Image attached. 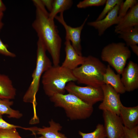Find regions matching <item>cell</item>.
<instances>
[{
  "instance_id": "obj_32",
  "label": "cell",
  "mask_w": 138,
  "mask_h": 138,
  "mask_svg": "<svg viewBox=\"0 0 138 138\" xmlns=\"http://www.w3.org/2000/svg\"><path fill=\"white\" fill-rule=\"evenodd\" d=\"M6 6L1 0H0V12H3L6 10Z\"/></svg>"
},
{
  "instance_id": "obj_25",
  "label": "cell",
  "mask_w": 138,
  "mask_h": 138,
  "mask_svg": "<svg viewBox=\"0 0 138 138\" xmlns=\"http://www.w3.org/2000/svg\"><path fill=\"white\" fill-rule=\"evenodd\" d=\"M106 0H84L80 1L77 4L79 8H84L92 6H100L105 4Z\"/></svg>"
},
{
  "instance_id": "obj_30",
  "label": "cell",
  "mask_w": 138,
  "mask_h": 138,
  "mask_svg": "<svg viewBox=\"0 0 138 138\" xmlns=\"http://www.w3.org/2000/svg\"><path fill=\"white\" fill-rule=\"evenodd\" d=\"M41 1L45 7L50 12L52 8L53 0H41Z\"/></svg>"
},
{
  "instance_id": "obj_17",
  "label": "cell",
  "mask_w": 138,
  "mask_h": 138,
  "mask_svg": "<svg viewBox=\"0 0 138 138\" xmlns=\"http://www.w3.org/2000/svg\"><path fill=\"white\" fill-rule=\"evenodd\" d=\"M104 84L109 85L119 94H123L126 91L122 82L120 74H116L108 65L103 76Z\"/></svg>"
},
{
  "instance_id": "obj_33",
  "label": "cell",
  "mask_w": 138,
  "mask_h": 138,
  "mask_svg": "<svg viewBox=\"0 0 138 138\" xmlns=\"http://www.w3.org/2000/svg\"><path fill=\"white\" fill-rule=\"evenodd\" d=\"M3 16V12H0V22L1 21V20Z\"/></svg>"
},
{
  "instance_id": "obj_4",
  "label": "cell",
  "mask_w": 138,
  "mask_h": 138,
  "mask_svg": "<svg viewBox=\"0 0 138 138\" xmlns=\"http://www.w3.org/2000/svg\"><path fill=\"white\" fill-rule=\"evenodd\" d=\"M50 99L55 106L63 108L67 117L71 120L86 119L93 112V106L71 94H56Z\"/></svg>"
},
{
  "instance_id": "obj_26",
  "label": "cell",
  "mask_w": 138,
  "mask_h": 138,
  "mask_svg": "<svg viewBox=\"0 0 138 138\" xmlns=\"http://www.w3.org/2000/svg\"><path fill=\"white\" fill-rule=\"evenodd\" d=\"M0 138H22L16 128L9 129H0Z\"/></svg>"
},
{
  "instance_id": "obj_12",
  "label": "cell",
  "mask_w": 138,
  "mask_h": 138,
  "mask_svg": "<svg viewBox=\"0 0 138 138\" xmlns=\"http://www.w3.org/2000/svg\"><path fill=\"white\" fill-rule=\"evenodd\" d=\"M121 4L116 5L102 19L99 21L88 22V25L96 29L98 35L101 36L108 28L114 25H117L119 21L118 14Z\"/></svg>"
},
{
  "instance_id": "obj_24",
  "label": "cell",
  "mask_w": 138,
  "mask_h": 138,
  "mask_svg": "<svg viewBox=\"0 0 138 138\" xmlns=\"http://www.w3.org/2000/svg\"><path fill=\"white\" fill-rule=\"evenodd\" d=\"M138 3L137 0H126L120 5L118 16L119 20L126 14L129 10Z\"/></svg>"
},
{
  "instance_id": "obj_36",
  "label": "cell",
  "mask_w": 138,
  "mask_h": 138,
  "mask_svg": "<svg viewBox=\"0 0 138 138\" xmlns=\"http://www.w3.org/2000/svg\"><path fill=\"white\" fill-rule=\"evenodd\" d=\"M121 138H124L123 135L122 136Z\"/></svg>"
},
{
  "instance_id": "obj_13",
  "label": "cell",
  "mask_w": 138,
  "mask_h": 138,
  "mask_svg": "<svg viewBox=\"0 0 138 138\" xmlns=\"http://www.w3.org/2000/svg\"><path fill=\"white\" fill-rule=\"evenodd\" d=\"M65 39L66 56L61 66L73 71L83 63L85 57L79 55L72 47L70 41L67 39Z\"/></svg>"
},
{
  "instance_id": "obj_19",
  "label": "cell",
  "mask_w": 138,
  "mask_h": 138,
  "mask_svg": "<svg viewBox=\"0 0 138 138\" xmlns=\"http://www.w3.org/2000/svg\"><path fill=\"white\" fill-rule=\"evenodd\" d=\"M119 37L125 42L128 47L138 44V25L127 28L118 32Z\"/></svg>"
},
{
  "instance_id": "obj_16",
  "label": "cell",
  "mask_w": 138,
  "mask_h": 138,
  "mask_svg": "<svg viewBox=\"0 0 138 138\" xmlns=\"http://www.w3.org/2000/svg\"><path fill=\"white\" fill-rule=\"evenodd\" d=\"M138 25V3L130 8L115 27L114 32Z\"/></svg>"
},
{
  "instance_id": "obj_28",
  "label": "cell",
  "mask_w": 138,
  "mask_h": 138,
  "mask_svg": "<svg viewBox=\"0 0 138 138\" xmlns=\"http://www.w3.org/2000/svg\"><path fill=\"white\" fill-rule=\"evenodd\" d=\"M2 115L0 114V129L6 130L20 128L24 129V127L11 124L6 122L3 119Z\"/></svg>"
},
{
  "instance_id": "obj_2",
  "label": "cell",
  "mask_w": 138,
  "mask_h": 138,
  "mask_svg": "<svg viewBox=\"0 0 138 138\" xmlns=\"http://www.w3.org/2000/svg\"><path fill=\"white\" fill-rule=\"evenodd\" d=\"M106 67L99 59L90 55L85 57L83 63L72 72L78 84L100 87L104 84L103 76Z\"/></svg>"
},
{
  "instance_id": "obj_21",
  "label": "cell",
  "mask_w": 138,
  "mask_h": 138,
  "mask_svg": "<svg viewBox=\"0 0 138 138\" xmlns=\"http://www.w3.org/2000/svg\"><path fill=\"white\" fill-rule=\"evenodd\" d=\"M73 2L71 0H54L52 9L49 13V17L54 20L57 14L63 12L69 9L72 6Z\"/></svg>"
},
{
  "instance_id": "obj_6",
  "label": "cell",
  "mask_w": 138,
  "mask_h": 138,
  "mask_svg": "<svg viewBox=\"0 0 138 138\" xmlns=\"http://www.w3.org/2000/svg\"><path fill=\"white\" fill-rule=\"evenodd\" d=\"M131 55V51L125 43L113 42L103 48L101 57L102 61L107 62L120 75Z\"/></svg>"
},
{
  "instance_id": "obj_3",
  "label": "cell",
  "mask_w": 138,
  "mask_h": 138,
  "mask_svg": "<svg viewBox=\"0 0 138 138\" xmlns=\"http://www.w3.org/2000/svg\"><path fill=\"white\" fill-rule=\"evenodd\" d=\"M42 77L43 90L50 98L56 94H64L67 84L76 81L72 71L59 65H52Z\"/></svg>"
},
{
  "instance_id": "obj_18",
  "label": "cell",
  "mask_w": 138,
  "mask_h": 138,
  "mask_svg": "<svg viewBox=\"0 0 138 138\" xmlns=\"http://www.w3.org/2000/svg\"><path fill=\"white\" fill-rule=\"evenodd\" d=\"M16 93V90L9 77L0 73V99H12Z\"/></svg>"
},
{
  "instance_id": "obj_14",
  "label": "cell",
  "mask_w": 138,
  "mask_h": 138,
  "mask_svg": "<svg viewBox=\"0 0 138 138\" xmlns=\"http://www.w3.org/2000/svg\"><path fill=\"white\" fill-rule=\"evenodd\" d=\"M49 127L26 128V130L31 131L33 135H41L45 138H67L64 134L59 132L62 128L59 123L56 122L53 120L49 121Z\"/></svg>"
},
{
  "instance_id": "obj_22",
  "label": "cell",
  "mask_w": 138,
  "mask_h": 138,
  "mask_svg": "<svg viewBox=\"0 0 138 138\" xmlns=\"http://www.w3.org/2000/svg\"><path fill=\"white\" fill-rule=\"evenodd\" d=\"M79 134L82 138H106V136L103 124H98L93 132L85 133L79 131Z\"/></svg>"
},
{
  "instance_id": "obj_11",
  "label": "cell",
  "mask_w": 138,
  "mask_h": 138,
  "mask_svg": "<svg viewBox=\"0 0 138 138\" xmlns=\"http://www.w3.org/2000/svg\"><path fill=\"white\" fill-rule=\"evenodd\" d=\"M122 82L126 91L130 92L138 88V65L130 61L121 74Z\"/></svg>"
},
{
  "instance_id": "obj_5",
  "label": "cell",
  "mask_w": 138,
  "mask_h": 138,
  "mask_svg": "<svg viewBox=\"0 0 138 138\" xmlns=\"http://www.w3.org/2000/svg\"><path fill=\"white\" fill-rule=\"evenodd\" d=\"M37 45L36 65L32 74V80L23 98L24 102L32 103L34 111H36V96L39 89L41 77L52 65L51 61L46 54L47 50L45 46L39 39Z\"/></svg>"
},
{
  "instance_id": "obj_23",
  "label": "cell",
  "mask_w": 138,
  "mask_h": 138,
  "mask_svg": "<svg viewBox=\"0 0 138 138\" xmlns=\"http://www.w3.org/2000/svg\"><path fill=\"white\" fill-rule=\"evenodd\" d=\"M122 0H107L103 9L95 21L100 20L104 18L117 5L121 4Z\"/></svg>"
},
{
  "instance_id": "obj_15",
  "label": "cell",
  "mask_w": 138,
  "mask_h": 138,
  "mask_svg": "<svg viewBox=\"0 0 138 138\" xmlns=\"http://www.w3.org/2000/svg\"><path fill=\"white\" fill-rule=\"evenodd\" d=\"M119 116L124 126L129 129L134 127L138 125V106L127 107L122 105Z\"/></svg>"
},
{
  "instance_id": "obj_27",
  "label": "cell",
  "mask_w": 138,
  "mask_h": 138,
  "mask_svg": "<svg viewBox=\"0 0 138 138\" xmlns=\"http://www.w3.org/2000/svg\"><path fill=\"white\" fill-rule=\"evenodd\" d=\"M123 129L124 138H138V125L131 129L123 126Z\"/></svg>"
},
{
  "instance_id": "obj_7",
  "label": "cell",
  "mask_w": 138,
  "mask_h": 138,
  "mask_svg": "<svg viewBox=\"0 0 138 138\" xmlns=\"http://www.w3.org/2000/svg\"><path fill=\"white\" fill-rule=\"evenodd\" d=\"M65 89L69 93L75 95L85 102L92 106L102 101L103 98L101 87L80 86L76 85L73 82H70L67 84Z\"/></svg>"
},
{
  "instance_id": "obj_9",
  "label": "cell",
  "mask_w": 138,
  "mask_h": 138,
  "mask_svg": "<svg viewBox=\"0 0 138 138\" xmlns=\"http://www.w3.org/2000/svg\"><path fill=\"white\" fill-rule=\"evenodd\" d=\"M63 13H60V15L56 16L55 18L61 24L64 28L66 33L65 39H67L71 42L72 47L77 53L79 55L82 56L81 34L89 15H88L80 26L73 27L68 25L66 24L64 19Z\"/></svg>"
},
{
  "instance_id": "obj_29",
  "label": "cell",
  "mask_w": 138,
  "mask_h": 138,
  "mask_svg": "<svg viewBox=\"0 0 138 138\" xmlns=\"http://www.w3.org/2000/svg\"><path fill=\"white\" fill-rule=\"evenodd\" d=\"M7 47V45L3 42L0 38V54L11 57H15L16 54L10 51Z\"/></svg>"
},
{
  "instance_id": "obj_20",
  "label": "cell",
  "mask_w": 138,
  "mask_h": 138,
  "mask_svg": "<svg viewBox=\"0 0 138 138\" xmlns=\"http://www.w3.org/2000/svg\"><path fill=\"white\" fill-rule=\"evenodd\" d=\"M13 102L8 99H0V114L7 115L9 118L19 119L22 116L20 111L12 109L11 106L13 104Z\"/></svg>"
},
{
  "instance_id": "obj_34",
  "label": "cell",
  "mask_w": 138,
  "mask_h": 138,
  "mask_svg": "<svg viewBox=\"0 0 138 138\" xmlns=\"http://www.w3.org/2000/svg\"><path fill=\"white\" fill-rule=\"evenodd\" d=\"M4 25L3 23L2 22H0V30L2 28Z\"/></svg>"
},
{
  "instance_id": "obj_10",
  "label": "cell",
  "mask_w": 138,
  "mask_h": 138,
  "mask_svg": "<svg viewBox=\"0 0 138 138\" xmlns=\"http://www.w3.org/2000/svg\"><path fill=\"white\" fill-rule=\"evenodd\" d=\"M103 126L106 137L121 138L123 135V126L119 116L108 111H103Z\"/></svg>"
},
{
  "instance_id": "obj_31",
  "label": "cell",
  "mask_w": 138,
  "mask_h": 138,
  "mask_svg": "<svg viewBox=\"0 0 138 138\" xmlns=\"http://www.w3.org/2000/svg\"><path fill=\"white\" fill-rule=\"evenodd\" d=\"M133 52L137 56H138V46L137 45H131L129 46Z\"/></svg>"
},
{
  "instance_id": "obj_1",
  "label": "cell",
  "mask_w": 138,
  "mask_h": 138,
  "mask_svg": "<svg viewBox=\"0 0 138 138\" xmlns=\"http://www.w3.org/2000/svg\"><path fill=\"white\" fill-rule=\"evenodd\" d=\"M32 1L36 7V15L32 26L51 55L53 65H59L62 40L57 26L54 20L49 17V13L41 0Z\"/></svg>"
},
{
  "instance_id": "obj_35",
  "label": "cell",
  "mask_w": 138,
  "mask_h": 138,
  "mask_svg": "<svg viewBox=\"0 0 138 138\" xmlns=\"http://www.w3.org/2000/svg\"><path fill=\"white\" fill-rule=\"evenodd\" d=\"M45 138L43 136H41L40 137H37V138Z\"/></svg>"
},
{
  "instance_id": "obj_8",
  "label": "cell",
  "mask_w": 138,
  "mask_h": 138,
  "mask_svg": "<svg viewBox=\"0 0 138 138\" xmlns=\"http://www.w3.org/2000/svg\"><path fill=\"white\" fill-rule=\"evenodd\" d=\"M103 93L102 102L99 109L102 111H108L119 116L120 108L123 105L120 94L110 85L104 84L101 87Z\"/></svg>"
}]
</instances>
